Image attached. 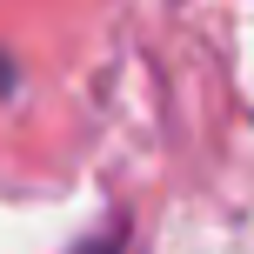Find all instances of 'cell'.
Segmentation results:
<instances>
[{
	"label": "cell",
	"instance_id": "cell-1",
	"mask_svg": "<svg viewBox=\"0 0 254 254\" xmlns=\"http://www.w3.org/2000/svg\"><path fill=\"white\" fill-rule=\"evenodd\" d=\"M74 254H121V234H101V241H80Z\"/></svg>",
	"mask_w": 254,
	"mask_h": 254
},
{
	"label": "cell",
	"instance_id": "cell-2",
	"mask_svg": "<svg viewBox=\"0 0 254 254\" xmlns=\"http://www.w3.org/2000/svg\"><path fill=\"white\" fill-rule=\"evenodd\" d=\"M0 87H13V74H7V67H0Z\"/></svg>",
	"mask_w": 254,
	"mask_h": 254
}]
</instances>
